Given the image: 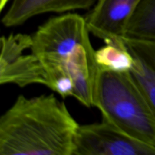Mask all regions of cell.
Wrapping results in <instances>:
<instances>
[{
    "label": "cell",
    "instance_id": "obj_1",
    "mask_svg": "<svg viewBox=\"0 0 155 155\" xmlns=\"http://www.w3.org/2000/svg\"><path fill=\"white\" fill-rule=\"evenodd\" d=\"M79 127L53 94L19 95L0 117V154L73 155Z\"/></svg>",
    "mask_w": 155,
    "mask_h": 155
},
{
    "label": "cell",
    "instance_id": "obj_2",
    "mask_svg": "<svg viewBox=\"0 0 155 155\" xmlns=\"http://www.w3.org/2000/svg\"><path fill=\"white\" fill-rule=\"evenodd\" d=\"M89 34L85 17L68 12L49 18L32 35L30 50L43 68L45 86L63 98L73 97L74 83L98 68Z\"/></svg>",
    "mask_w": 155,
    "mask_h": 155
},
{
    "label": "cell",
    "instance_id": "obj_3",
    "mask_svg": "<svg viewBox=\"0 0 155 155\" xmlns=\"http://www.w3.org/2000/svg\"><path fill=\"white\" fill-rule=\"evenodd\" d=\"M93 107L103 120L155 149V111L130 72L98 68Z\"/></svg>",
    "mask_w": 155,
    "mask_h": 155
},
{
    "label": "cell",
    "instance_id": "obj_4",
    "mask_svg": "<svg viewBox=\"0 0 155 155\" xmlns=\"http://www.w3.org/2000/svg\"><path fill=\"white\" fill-rule=\"evenodd\" d=\"M0 84L25 87L33 84L46 86L45 72L34 54H24L30 49L32 35L17 33L1 38Z\"/></svg>",
    "mask_w": 155,
    "mask_h": 155
},
{
    "label": "cell",
    "instance_id": "obj_5",
    "mask_svg": "<svg viewBox=\"0 0 155 155\" xmlns=\"http://www.w3.org/2000/svg\"><path fill=\"white\" fill-rule=\"evenodd\" d=\"M73 155H155V149L102 120L80 125Z\"/></svg>",
    "mask_w": 155,
    "mask_h": 155
},
{
    "label": "cell",
    "instance_id": "obj_6",
    "mask_svg": "<svg viewBox=\"0 0 155 155\" xmlns=\"http://www.w3.org/2000/svg\"><path fill=\"white\" fill-rule=\"evenodd\" d=\"M140 0H96L85 17L90 33L105 43L124 45V31Z\"/></svg>",
    "mask_w": 155,
    "mask_h": 155
},
{
    "label": "cell",
    "instance_id": "obj_7",
    "mask_svg": "<svg viewBox=\"0 0 155 155\" xmlns=\"http://www.w3.org/2000/svg\"><path fill=\"white\" fill-rule=\"evenodd\" d=\"M96 0H12L2 18L5 27L20 26L45 13H64L91 8Z\"/></svg>",
    "mask_w": 155,
    "mask_h": 155
},
{
    "label": "cell",
    "instance_id": "obj_8",
    "mask_svg": "<svg viewBox=\"0 0 155 155\" xmlns=\"http://www.w3.org/2000/svg\"><path fill=\"white\" fill-rule=\"evenodd\" d=\"M123 40L135 60L130 74L155 111V40L127 37Z\"/></svg>",
    "mask_w": 155,
    "mask_h": 155
},
{
    "label": "cell",
    "instance_id": "obj_9",
    "mask_svg": "<svg viewBox=\"0 0 155 155\" xmlns=\"http://www.w3.org/2000/svg\"><path fill=\"white\" fill-rule=\"evenodd\" d=\"M124 37L155 40V0H140L126 27Z\"/></svg>",
    "mask_w": 155,
    "mask_h": 155
},
{
    "label": "cell",
    "instance_id": "obj_10",
    "mask_svg": "<svg viewBox=\"0 0 155 155\" xmlns=\"http://www.w3.org/2000/svg\"><path fill=\"white\" fill-rule=\"evenodd\" d=\"M105 44L95 51V61L98 68L115 72H130L135 64V60L125 45Z\"/></svg>",
    "mask_w": 155,
    "mask_h": 155
},
{
    "label": "cell",
    "instance_id": "obj_11",
    "mask_svg": "<svg viewBox=\"0 0 155 155\" xmlns=\"http://www.w3.org/2000/svg\"><path fill=\"white\" fill-rule=\"evenodd\" d=\"M9 1L10 0H0V11L1 12L4 10V8L5 7Z\"/></svg>",
    "mask_w": 155,
    "mask_h": 155
}]
</instances>
